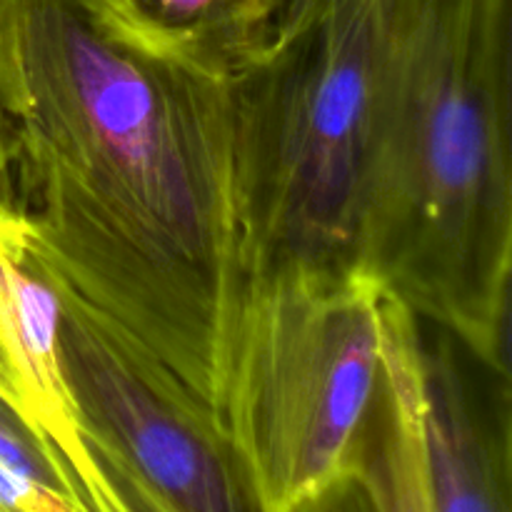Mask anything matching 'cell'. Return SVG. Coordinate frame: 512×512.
I'll return each instance as SVG.
<instances>
[{"label":"cell","mask_w":512,"mask_h":512,"mask_svg":"<svg viewBox=\"0 0 512 512\" xmlns=\"http://www.w3.org/2000/svg\"><path fill=\"white\" fill-rule=\"evenodd\" d=\"M323 3L325 0H278V18H275V30L270 43H275V40L280 38H288L295 30L303 28V25L318 13Z\"/></svg>","instance_id":"obj_13"},{"label":"cell","mask_w":512,"mask_h":512,"mask_svg":"<svg viewBox=\"0 0 512 512\" xmlns=\"http://www.w3.org/2000/svg\"><path fill=\"white\" fill-rule=\"evenodd\" d=\"M58 335V280L0 213V400L53 448L78 438Z\"/></svg>","instance_id":"obj_7"},{"label":"cell","mask_w":512,"mask_h":512,"mask_svg":"<svg viewBox=\"0 0 512 512\" xmlns=\"http://www.w3.org/2000/svg\"><path fill=\"white\" fill-rule=\"evenodd\" d=\"M512 0H395L355 270L510 368Z\"/></svg>","instance_id":"obj_2"},{"label":"cell","mask_w":512,"mask_h":512,"mask_svg":"<svg viewBox=\"0 0 512 512\" xmlns=\"http://www.w3.org/2000/svg\"><path fill=\"white\" fill-rule=\"evenodd\" d=\"M60 460L73 475L80 503L88 512H165L125 470L88 443L83 433L80 443L60 455Z\"/></svg>","instance_id":"obj_10"},{"label":"cell","mask_w":512,"mask_h":512,"mask_svg":"<svg viewBox=\"0 0 512 512\" xmlns=\"http://www.w3.org/2000/svg\"><path fill=\"white\" fill-rule=\"evenodd\" d=\"M153 28L233 60L273 40L278 0H128Z\"/></svg>","instance_id":"obj_9"},{"label":"cell","mask_w":512,"mask_h":512,"mask_svg":"<svg viewBox=\"0 0 512 512\" xmlns=\"http://www.w3.org/2000/svg\"><path fill=\"white\" fill-rule=\"evenodd\" d=\"M420 408V320L385 293L378 385L345 460L368 485L378 512H430Z\"/></svg>","instance_id":"obj_8"},{"label":"cell","mask_w":512,"mask_h":512,"mask_svg":"<svg viewBox=\"0 0 512 512\" xmlns=\"http://www.w3.org/2000/svg\"><path fill=\"white\" fill-rule=\"evenodd\" d=\"M58 338L80 433L160 508L270 512L225 420L65 285Z\"/></svg>","instance_id":"obj_5"},{"label":"cell","mask_w":512,"mask_h":512,"mask_svg":"<svg viewBox=\"0 0 512 512\" xmlns=\"http://www.w3.org/2000/svg\"><path fill=\"white\" fill-rule=\"evenodd\" d=\"M385 290L360 270L248 283L225 425L270 512L345 468L383 363Z\"/></svg>","instance_id":"obj_4"},{"label":"cell","mask_w":512,"mask_h":512,"mask_svg":"<svg viewBox=\"0 0 512 512\" xmlns=\"http://www.w3.org/2000/svg\"><path fill=\"white\" fill-rule=\"evenodd\" d=\"M0 213L225 420L248 270L223 53L120 0H0Z\"/></svg>","instance_id":"obj_1"},{"label":"cell","mask_w":512,"mask_h":512,"mask_svg":"<svg viewBox=\"0 0 512 512\" xmlns=\"http://www.w3.org/2000/svg\"><path fill=\"white\" fill-rule=\"evenodd\" d=\"M423 460L430 512H512L510 368L420 320Z\"/></svg>","instance_id":"obj_6"},{"label":"cell","mask_w":512,"mask_h":512,"mask_svg":"<svg viewBox=\"0 0 512 512\" xmlns=\"http://www.w3.org/2000/svg\"><path fill=\"white\" fill-rule=\"evenodd\" d=\"M395 0H325L288 38L230 60V143L248 283L355 270Z\"/></svg>","instance_id":"obj_3"},{"label":"cell","mask_w":512,"mask_h":512,"mask_svg":"<svg viewBox=\"0 0 512 512\" xmlns=\"http://www.w3.org/2000/svg\"><path fill=\"white\" fill-rule=\"evenodd\" d=\"M0 512H85L68 495L0 463Z\"/></svg>","instance_id":"obj_12"},{"label":"cell","mask_w":512,"mask_h":512,"mask_svg":"<svg viewBox=\"0 0 512 512\" xmlns=\"http://www.w3.org/2000/svg\"><path fill=\"white\" fill-rule=\"evenodd\" d=\"M120 3H123V5H125V3H128V0H120Z\"/></svg>","instance_id":"obj_14"},{"label":"cell","mask_w":512,"mask_h":512,"mask_svg":"<svg viewBox=\"0 0 512 512\" xmlns=\"http://www.w3.org/2000/svg\"><path fill=\"white\" fill-rule=\"evenodd\" d=\"M283 512H378L368 485L353 468H343Z\"/></svg>","instance_id":"obj_11"}]
</instances>
